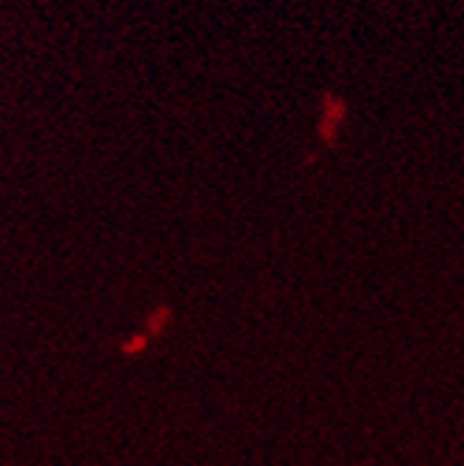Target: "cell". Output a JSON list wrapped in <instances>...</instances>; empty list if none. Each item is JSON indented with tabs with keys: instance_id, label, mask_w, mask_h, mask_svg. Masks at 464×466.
Wrapping results in <instances>:
<instances>
[]
</instances>
